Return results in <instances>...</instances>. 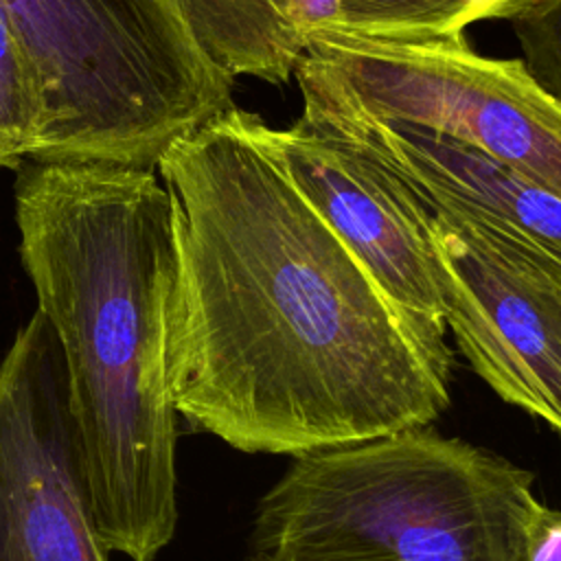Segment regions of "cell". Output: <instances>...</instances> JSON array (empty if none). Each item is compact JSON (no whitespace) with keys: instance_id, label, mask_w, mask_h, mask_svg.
I'll list each match as a JSON object with an SVG mask.
<instances>
[{"instance_id":"obj_9","label":"cell","mask_w":561,"mask_h":561,"mask_svg":"<svg viewBox=\"0 0 561 561\" xmlns=\"http://www.w3.org/2000/svg\"><path fill=\"white\" fill-rule=\"evenodd\" d=\"M267 140L296 188L423 331L445 340L438 256L423 202L388 169L300 118L267 125Z\"/></svg>"},{"instance_id":"obj_1","label":"cell","mask_w":561,"mask_h":561,"mask_svg":"<svg viewBox=\"0 0 561 561\" xmlns=\"http://www.w3.org/2000/svg\"><path fill=\"white\" fill-rule=\"evenodd\" d=\"M178 226V416L245 454L300 456L449 405L451 351L405 316L234 103L158 160Z\"/></svg>"},{"instance_id":"obj_14","label":"cell","mask_w":561,"mask_h":561,"mask_svg":"<svg viewBox=\"0 0 561 561\" xmlns=\"http://www.w3.org/2000/svg\"><path fill=\"white\" fill-rule=\"evenodd\" d=\"M517 561H561V508L533 500L524 517Z\"/></svg>"},{"instance_id":"obj_15","label":"cell","mask_w":561,"mask_h":561,"mask_svg":"<svg viewBox=\"0 0 561 561\" xmlns=\"http://www.w3.org/2000/svg\"><path fill=\"white\" fill-rule=\"evenodd\" d=\"M250 561H252V559H250Z\"/></svg>"},{"instance_id":"obj_11","label":"cell","mask_w":561,"mask_h":561,"mask_svg":"<svg viewBox=\"0 0 561 561\" xmlns=\"http://www.w3.org/2000/svg\"><path fill=\"white\" fill-rule=\"evenodd\" d=\"M340 28L348 35L423 44L462 39L467 28L489 20H511L528 0H335Z\"/></svg>"},{"instance_id":"obj_10","label":"cell","mask_w":561,"mask_h":561,"mask_svg":"<svg viewBox=\"0 0 561 561\" xmlns=\"http://www.w3.org/2000/svg\"><path fill=\"white\" fill-rule=\"evenodd\" d=\"M204 55L232 79L280 85L313 42L340 28L335 0H175Z\"/></svg>"},{"instance_id":"obj_12","label":"cell","mask_w":561,"mask_h":561,"mask_svg":"<svg viewBox=\"0 0 561 561\" xmlns=\"http://www.w3.org/2000/svg\"><path fill=\"white\" fill-rule=\"evenodd\" d=\"M42 96L33 66L0 11V167L28 160L42 134Z\"/></svg>"},{"instance_id":"obj_4","label":"cell","mask_w":561,"mask_h":561,"mask_svg":"<svg viewBox=\"0 0 561 561\" xmlns=\"http://www.w3.org/2000/svg\"><path fill=\"white\" fill-rule=\"evenodd\" d=\"M42 96L31 160L158 169L164 149L232 105L234 79L175 0H0Z\"/></svg>"},{"instance_id":"obj_2","label":"cell","mask_w":561,"mask_h":561,"mask_svg":"<svg viewBox=\"0 0 561 561\" xmlns=\"http://www.w3.org/2000/svg\"><path fill=\"white\" fill-rule=\"evenodd\" d=\"M15 171L20 261L59 344L99 533L110 552L153 561L178 526L171 193L125 162Z\"/></svg>"},{"instance_id":"obj_13","label":"cell","mask_w":561,"mask_h":561,"mask_svg":"<svg viewBox=\"0 0 561 561\" xmlns=\"http://www.w3.org/2000/svg\"><path fill=\"white\" fill-rule=\"evenodd\" d=\"M508 22L526 72L561 103V0H528Z\"/></svg>"},{"instance_id":"obj_6","label":"cell","mask_w":561,"mask_h":561,"mask_svg":"<svg viewBox=\"0 0 561 561\" xmlns=\"http://www.w3.org/2000/svg\"><path fill=\"white\" fill-rule=\"evenodd\" d=\"M427 215L458 351L500 399L561 434V267L482 224Z\"/></svg>"},{"instance_id":"obj_3","label":"cell","mask_w":561,"mask_h":561,"mask_svg":"<svg viewBox=\"0 0 561 561\" xmlns=\"http://www.w3.org/2000/svg\"><path fill=\"white\" fill-rule=\"evenodd\" d=\"M533 471L430 425L294 456L252 561H517Z\"/></svg>"},{"instance_id":"obj_5","label":"cell","mask_w":561,"mask_h":561,"mask_svg":"<svg viewBox=\"0 0 561 561\" xmlns=\"http://www.w3.org/2000/svg\"><path fill=\"white\" fill-rule=\"evenodd\" d=\"M309 55L370 116L469 145L561 199V103L519 57H484L467 37L388 44L344 31Z\"/></svg>"},{"instance_id":"obj_7","label":"cell","mask_w":561,"mask_h":561,"mask_svg":"<svg viewBox=\"0 0 561 561\" xmlns=\"http://www.w3.org/2000/svg\"><path fill=\"white\" fill-rule=\"evenodd\" d=\"M46 316L0 357V561H107Z\"/></svg>"},{"instance_id":"obj_8","label":"cell","mask_w":561,"mask_h":561,"mask_svg":"<svg viewBox=\"0 0 561 561\" xmlns=\"http://www.w3.org/2000/svg\"><path fill=\"white\" fill-rule=\"evenodd\" d=\"M300 121L397 175L427 208L497 230L561 267V199L486 153L364 112L309 53L294 70Z\"/></svg>"}]
</instances>
